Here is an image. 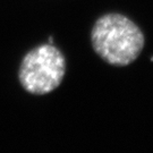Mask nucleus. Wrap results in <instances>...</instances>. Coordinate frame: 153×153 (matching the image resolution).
<instances>
[{
    "instance_id": "1",
    "label": "nucleus",
    "mask_w": 153,
    "mask_h": 153,
    "mask_svg": "<svg viewBox=\"0 0 153 153\" xmlns=\"http://www.w3.org/2000/svg\"><path fill=\"white\" fill-rule=\"evenodd\" d=\"M95 53L112 66H128L141 55L145 36L136 23L125 15L110 13L99 17L91 31Z\"/></svg>"
},
{
    "instance_id": "2",
    "label": "nucleus",
    "mask_w": 153,
    "mask_h": 153,
    "mask_svg": "<svg viewBox=\"0 0 153 153\" xmlns=\"http://www.w3.org/2000/svg\"><path fill=\"white\" fill-rule=\"evenodd\" d=\"M65 74V56L52 43H47L30 50L25 55L19 66L18 79L28 93L43 95L58 88Z\"/></svg>"
}]
</instances>
